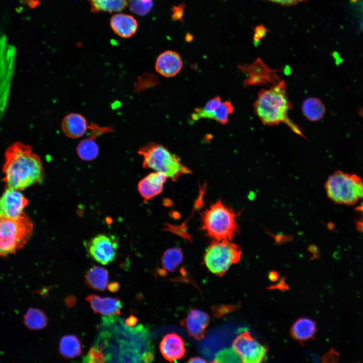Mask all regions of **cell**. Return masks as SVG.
Here are the masks:
<instances>
[{
    "mask_svg": "<svg viewBox=\"0 0 363 363\" xmlns=\"http://www.w3.org/2000/svg\"><path fill=\"white\" fill-rule=\"evenodd\" d=\"M129 3L130 10L140 16L146 15L153 7L152 1L146 3L142 0H130Z\"/></svg>",
    "mask_w": 363,
    "mask_h": 363,
    "instance_id": "31",
    "label": "cell"
},
{
    "mask_svg": "<svg viewBox=\"0 0 363 363\" xmlns=\"http://www.w3.org/2000/svg\"><path fill=\"white\" fill-rule=\"evenodd\" d=\"M125 322L129 326L134 327L137 324V319L134 316H131L125 321Z\"/></svg>",
    "mask_w": 363,
    "mask_h": 363,
    "instance_id": "40",
    "label": "cell"
},
{
    "mask_svg": "<svg viewBox=\"0 0 363 363\" xmlns=\"http://www.w3.org/2000/svg\"><path fill=\"white\" fill-rule=\"evenodd\" d=\"M232 348L243 363H262L267 352L266 347L248 331H243L237 335L233 342Z\"/></svg>",
    "mask_w": 363,
    "mask_h": 363,
    "instance_id": "10",
    "label": "cell"
},
{
    "mask_svg": "<svg viewBox=\"0 0 363 363\" xmlns=\"http://www.w3.org/2000/svg\"><path fill=\"white\" fill-rule=\"evenodd\" d=\"M28 200L19 190L8 188L0 197V218L15 219L25 214Z\"/></svg>",
    "mask_w": 363,
    "mask_h": 363,
    "instance_id": "13",
    "label": "cell"
},
{
    "mask_svg": "<svg viewBox=\"0 0 363 363\" xmlns=\"http://www.w3.org/2000/svg\"><path fill=\"white\" fill-rule=\"evenodd\" d=\"M24 323L31 330H40L47 326V318L41 310L30 308L24 316Z\"/></svg>",
    "mask_w": 363,
    "mask_h": 363,
    "instance_id": "26",
    "label": "cell"
},
{
    "mask_svg": "<svg viewBox=\"0 0 363 363\" xmlns=\"http://www.w3.org/2000/svg\"><path fill=\"white\" fill-rule=\"evenodd\" d=\"M269 1L274 3L278 4L283 6H291L297 3L302 2L306 0H264Z\"/></svg>",
    "mask_w": 363,
    "mask_h": 363,
    "instance_id": "34",
    "label": "cell"
},
{
    "mask_svg": "<svg viewBox=\"0 0 363 363\" xmlns=\"http://www.w3.org/2000/svg\"><path fill=\"white\" fill-rule=\"evenodd\" d=\"M93 138L90 137L82 140L77 147L79 157L83 160L91 161L97 156L99 147Z\"/></svg>",
    "mask_w": 363,
    "mask_h": 363,
    "instance_id": "28",
    "label": "cell"
},
{
    "mask_svg": "<svg viewBox=\"0 0 363 363\" xmlns=\"http://www.w3.org/2000/svg\"><path fill=\"white\" fill-rule=\"evenodd\" d=\"M185 5L180 4L177 6H174L172 9L171 17L174 20L182 21L184 15Z\"/></svg>",
    "mask_w": 363,
    "mask_h": 363,
    "instance_id": "33",
    "label": "cell"
},
{
    "mask_svg": "<svg viewBox=\"0 0 363 363\" xmlns=\"http://www.w3.org/2000/svg\"><path fill=\"white\" fill-rule=\"evenodd\" d=\"M33 225L25 214L15 219L0 218V257L14 254L30 239Z\"/></svg>",
    "mask_w": 363,
    "mask_h": 363,
    "instance_id": "7",
    "label": "cell"
},
{
    "mask_svg": "<svg viewBox=\"0 0 363 363\" xmlns=\"http://www.w3.org/2000/svg\"><path fill=\"white\" fill-rule=\"evenodd\" d=\"M109 274L106 269L94 265L86 272L85 284L89 288L99 291L105 290L108 283Z\"/></svg>",
    "mask_w": 363,
    "mask_h": 363,
    "instance_id": "21",
    "label": "cell"
},
{
    "mask_svg": "<svg viewBox=\"0 0 363 363\" xmlns=\"http://www.w3.org/2000/svg\"><path fill=\"white\" fill-rule=\"evenodd\" d=\"M186 363H207L204 359L199 357L191 358Z\"/></svg>",
    "mask_w": 363,
    "mask_h": 363,
    "instance_id": "41",
    "label": "cell"
},
{
    "mask_svg": "<svg viewBox=\"0 0 363 363\" xmlns=\"http://www.w3.org/2000/svg\"><path fill=\"white\" fill-rule=\"evenodd\" d=\"M336 356V355L334 351L329 352L324 357L322 363H334Z\"/></svg>",
    "mask_w": 363,
    "mask_h": 363,
    "instance_id": "38",
    "label": "cell"
},
{
    "mask_svg": "<svg viewBox=\"0 0 363 363\" xmlns=\"http://www.w3.org/2000/svg\"><path fill=\"white\" fill-rule=\"evenodd\" d=\"M88 125L85 117L82 114L71 112L63 118L61 129L68 137L77 139L82 137L88 130Z\"/></svg>",
    "mask_w": 363,
    "mask_h": 363,
    "instance_id": "19",
    "label": "cell"
},
{
    "mask_svg": "<svg viewBox=\"0 0 363 363\" xmlns=\"http://www.w3.org/2000/svg\"><path fill=\"white\" fill-rule=\"evenodd\" d=\"M77 302L76 298L73 295H68L65 298V304L69 308L74 307Z\"/></svg>",
    "mask_w": 363,
    "mask_h": 363,
    "instance_id": "37",
    "label": "cell"
},
{
    "mask_svg": "<svg viewBox=\"0 0 363 363\" xmlns=\"http://www.w3.org/2000/svg\"><path fill=\"white\" fill-rule=\"evenodd\" d=\"M302 112L309 120L318 121L321 119L326 112V108L322 101L317 97H309L302 104Z\"/></svg>",
    "mask_w": 363,
    "mask_h": 363,
    "instance_id": "22",
    "label": "cell"
},
{
    "mask_svg": "<svg viewBox=\"0 0 363 363\" xmlns=\"http://www.w3.org/2000/svg\"><path fill=\"white\" fill-rule=\"evenodd\" d=\"M316 331L314 322L308 318L297 320L291 328V334L299 341H305L312 337Z\"/></svg>",
    "mask_w": 363,
    "mask_h": 363,
    "instance_id": "24",
    "label": "cell"
},
{
    "mask_svg": "<svg viewBox=\"0 0 363 363\" xmlns=\"http://www.w3.org/2000/svg\"><path fill=\"white\" fill-rule=\"evenodd\" d=\"M110 25L114 33L124 38L133 36L138 29V23L134 17L123 13L114 15L110 19Z\"/></svg>",
    "mask_w": 363,
    "mask_h": 363,
    "instance_id": "20",
    "label": "cell"
},
{
    "mask_svg": "<svg viewBox=\"0 0 363 363\" xmlns=\"http://www.w3.org/2000/svg\"><path fill=\"white\" fill-rule=\"evenodd\" d=\"M167 177L163 173L154 172L141 179L138 185V190L145 201L160 194Z\"/></svg>",
    "mask_w": 363,
    "mask_h": 363,
    "instance_id": "17",
    "label": "cell"
},
{
    "mask_svg": "<svg viewBox=\"0 0 363 363\" xmlns=\"http://www.w3.org/2000/svg\"><path fill=\"white\" fill-rule=\"evenodd\" d=\"M235 213L218 200L203 213L202 229L214 240H231L237 231Z\"/></svg>",
    "mask_w": 363,
    "mask_h": 363,
    "instance_id": "5",
    "label": "cell"
},
{
    "mask_svg": "<svg viewBox=\"0 0 363 363\" xmlns=\"http://www.w3.org/2000/svg\"><path fill=\"white\" fill-rule=\"evenodd\" d=\"M138 153L143 157V166L164 174L172 180L191 173L179 158L162 145L151 143L142 147Z\"/></svg>",
    "mask_w": 363,
    "mask_h": 363,
    "instance_id": "4",
    "label": "cell"
},
{
    "mask_svg": "<svg viewBox=\"0 0 363 363\" xmlns=\"http://www.w3.org/2000/svg\"><path fill=\"white\" fill-rule=\"evenodd\" d=\"M327 196L339 204L352 205L363 200V179L355 174L337 171L325 185Z\"/></svg>",
    "mask_w": 363,
    "mask_h": 363,
    "instance_id": "6",
    "label": "cell"
},
{
    "mask_svg": "<svg viewBox=\"0 0 363 363\" xmlns=\"http://www.w3.org/2000/svg\"><path fill=\"white\" fill-rule=\"evenodd\" d=\"M214 361L216 363H243L232 348L224 349L219 352Z\"/></svg>",
    "mask_w": 363,
    "mask_h": 363,
    "instance_id": "30",
    "label": "cell"
},
{
    "mask_svg": "<svg viewBox=\"0 0 363 363\" xmlns=\"http://www.w3.org/2000/svg\"><path fill=\"white\" fill-rule=\"evenodd\" d=\"M4 180L8 188L23 190L42 181L44 171L39 157L30 146L16 142L5 153Z\"/></svg>",
    "mask_w": 363,
    "mask_h": 363,
    "instance_id": "2",
    "label": "cell"
},
{
    "mask_svg": "<svg viewBox=\"0 0 363 363\" xmlns=\"http://www.w3.org/2000/svg\"><path fill=\"white\" fill-rule=\"evenodd\" d=\"M118 245V238L110 233L99 234L84 242L89 256L102 265H107L114 260Z\"/></svg>",
    "mask_w": 363,
    "mask_h": 363,
    "instance_id": "9",
    "label": "cell"
},
{
    "mask_svg": "<svg viewBox=\"0 0 363 363\" xmlns=\"http://www.w3.org/2000/svg\"><path fill=\"white\" fill-rule=\"evenodd\" d=\"M88 129H89L91 131L90 137L93 139L104 133L112 132L111 127H100L94 123H91L88 125Z\"/></svg>",
    "mask_w": 363,
    "mask_h": 363,
    "instance_id": "32",
    "label": "cell"
},
{
    "mask_svg": "<svg viewBox=\"0 0 363 363\" xmlns=\"http://www.w3.org/2000/svg\"><path fill=\"white\" fill-rule=\"evenodd\" d=\"M234 110V106L229 101H222L219 96L208 100L203 107H197L191 114V118L196 121L201 118H209L225 125L229 115Z\"/></svg>",
    "mask_w": 363,
    "mask_h": 363,
    "instance_id": "12",
    "label": "cell"
},
{
    "mask_svg": "<svg viewBox=\"0 0 363 363\" xmlns=\"http://www.w3.org/2000/svg\"><path fill=\"white\" fill-rule=\"evenodd\" d=\"M108 290L111 292H116L120 288V285L117 282H112L108 284Z\"/></svg>",
    "mask_w": 363,
    "mask_h": 363,
    "instance_id": "39",
    "label": "cell"
},
{
    "mask_svg": "<svg viewBox=\"0 0 363 363\" xmlns=\"http://www.w3.org/2000/svg\"><path fill=\"white\" fill-rule=\"evenodd\" d=\"M161 83L157 75L151 73H144L138 77L134 84V92L138 94L157 86Z\"/></svg>",
    "mask_w": 363,
    "mask_h": 363,
    "instance_id": "29",
    "label": "cell"
},
{
    "mask_svg": "<svg viewBox=\"0 0 363 363\" xmlns=\"http://www.w3.org/2000/svg\"><path fill=\"white\" fill-rule=\"evenodd\" d=\"M356 211L360 214L361 218L357 222V227L359 230H363V200L360 204L356 207Z\"/></svg>",
    "mask_w": 363,
    "mask_h": 363,
    "instance_id": "35",
    "label": "cell"
},
{
    "mask_svg": "<svg viewBox=\"0 0 363 363\" xmlns=\"http://www.w3.org/2000/svg\"><path fill=\"white\" fill-rule=\"evenodd\" d=\"M240 255L238 247L230 240H214L206 250L204 261L211 272L222 276L239 261Z\"/></svg>",
    "mask_w": 363,
    "mask_h": 363,
    "instance_id": "8",
    "label": "cell"
},
{
    "mask_svg": "<svg viewBox=\"0 0 363 363\" xmlns=\"http://www.w3.org/2000/svg\"><path fill=\"white\" fill-rule=\"evenodd\" d=\"M94 344L104 363H150L149 334L142 325L130 327L117 316L102 318Z\"/></svg>",
    "mask_w": 363,
    "mask_h": 363,
    "instance_id": "1",
    "label": "cell"
},
{
    "mask_svg": "<svg viewBox=\"0 0 363 363\" xmlns=\"http://www.w3.org/2000/svg\"><path fill=\"white\" fill-rule=\"evenodd\" d=\"M15 54L12 47L0 45V120L8 102Z\"/></svg>",
    "mask_w": 363,
    "mask_h": 363,
    "instance_id": "11",
    "label": "cell"
},
{
    "mask_svg": "<svg viewBox=\"0 0 363 363\" xmlns=\"http://www.w3.org/2000/svg\"><path fill=\"white\" fill-rule=\"evenodd\" d=\"M59 351L66 358H73L81 354V344L79 338L75 335L62 337L59 343Z\"/></svg>",
    "mask_w": 363,
    "mask_h": 363,
    "instance_id": "23",
    "label": "cell"
},
{
    "mask_svg": "<svg viewBox=\"0 0 363 363\" xmlns=\"http://www.w3.org/2000/svg\"><path fill=\"white\" fill-rule=\"evenodd\" d=\"M92 12H118L128 5L127 0H88Z\"/></svg>",
    "mask_w": 363,
    "mask_h": 363,
    "instance_id": "27",
    "label": "cell"
},
{
    "mask_svg": "<svg viewBox=\"0 0 363 363\" xmlns=\"http://www.w3.org/2000/svg\"><path fill=\"white\" fill-rule=\"evenodd\" d=\"M211 363H216V362H214V361H213V362H211Z\"/></svg>",
    "mask_w": 363,
    "mask_h": 363,
    "instance_id": "43",
    "label": "cell"
},
{
    "mask_svg": "<svg viewBox=\"0 0 363 363\" xmlns=\"http://www.w3.org/2000/svg\"><path fill=\"white\" fill-rule=\"evenodd\" d=\"M184 259L182 250L178 247H174L165 251L161 257V274L166 272H172L182 264Z\"/></svg>",
    "mask_w": 363,
    "mask_h": 363,
    "instance_id": "25",
    "label": "cell"
},
{
    "mask_svg": "<svg viewBox=\"0 0 363 363\" xmlns=\"http://www.w3.org/2000/svg\"><path fill=\"white\" fill-rule=\"evenodd\" d=\"M292 107L283 80L268 89H262L254 103L255 113L264 125L273 126L284 123L294 132L303 136L298 127L288 117V111Z\"/></svg>",
    "mask_w": 363,
    "mask_h": 363,
    "instance_id": "3",
    "label": "cell"
},
{
    "mask_svg": "<svg viewBox=\"0 0 363 363\" xmlns=\"http://www.w3.org/2000/svg\"><path fill=\"white\" fill-rule=\"evenodd\" d=\"M266 34V29L263 27H258L255 31L254 34V40L255 41L258 42L261 38L265 36Z\"/></svg>",
    "mask_w": 363,
    "mask_h": 363,
    "instance_id": "36",
    "label": "cell"
},
{
    "mask_svg": "<svg viewBox=\"0 0 363 363\" xmlns=\"http://www.w3.org/2000/svg\"><path fill=\"white\" fill-rule=\"evenodd\" d=\"M209 323L210 318L206 313L193 309L182 321L181 325L186 328L189 335L200 340L204 336Z\"/></svg>",
    "mask_w": 363,
    "mask_h": 363,
    "instance_id": "15",
    "label": "cell"
},
{
    "mask_svg": "<svg viewBox=\"0 0 363 363\" xmlns=\"http://www.w3.org/2000/svg\"><path fill=\"white\" fill-rule=\"evenodd\" d=\"M183 62L176 51L167 50L161 53L157 57L155 69L160 75L166 77H174L183 68Z\"/></svg>",
    "mask_w": 363,
    "mask_h": 363,
    "instance_id": "14",
    "label": "cell"
},
{
    "mask_svg": "<svg viewBox=\"0 0 363 363\" xmlns=\"http://www.w3.org/2000/svg\"><path fill=\"white\" fill-rule=\"evenodd\" d=\"M85 300L89 302L94 313L105 316L119 315L123 308L122 302L117 297L90 294L86 296Z\"/></svg>",
    "mask_w": 363,
    "mask_h": 363,
    "instance_id": "16",
    "label": "cell"
},
{
    "mask_svg": "<svg viewBox=\"0 0 363 363\" xmlns=\"http://www.w3.org/2000/svg\"><path fill=\"white\" fill-rule=\"evenodd\" d=\"M142 1L143 2H146V3L151 1V0H142Z\"/></svg>",
    "mask_w": 363,
    "mask_h": 363,
    "instance_id": "42",
    "label": "cell"
},
{
    "mask_svg": "<svg viewBox=\"0 0 363 363\" xmlns=\"http://www.w3.org/2000/svg\"><path fill=\"white\" fill-rule=\"evenodd\" d=\"M160 350L164 358L170 362L183 357L186 352L182 338L174 333L167 334L163 338Z\"/></svg>",
    "mask_w": 363,
    "mask_h": 363,
    "instance_id": "18",
    "label": "cell"
}]
</instances>
